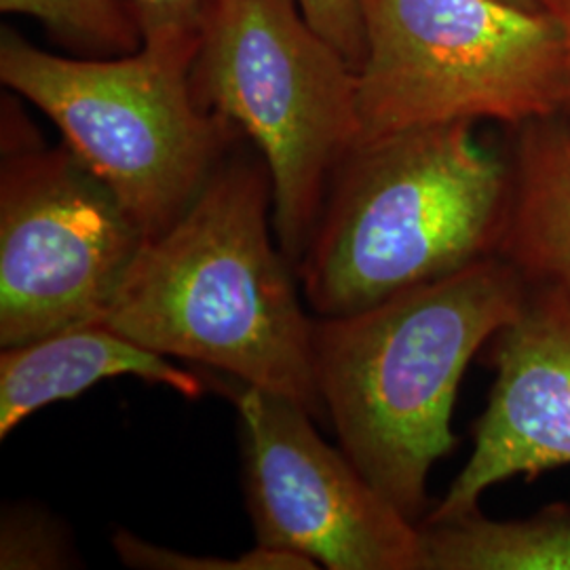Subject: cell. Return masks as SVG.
<instances>
[{
    "mask_svg": "<svg viewBox=\"0 0 570 570\" xmlns=\"http://www.w3.org/2000/svg\"><path fill=\"white\" fill-rule=\"evenodd\" d=\"M81 556L68 529L49 511L16 503L0 520V569H77Z\"/></svg>",
    "mask_w": 570,
    "mask_h": 570,
    "instance_id": "obj_14",
    "label": "cell"
},
{
    "mask_svg": "<svg viewBox=\"0 0 570 570\" xmlns=\"http://www.w3.org/2000/svg\"><path fill=\"white\" fill-rule=\"evenodd\" d=\"M494 385L473 429V452L423 522L480 510L487 490L570 465V303L530 284L520 317L489 343Z\"/></svg>",
    "mask_w": 570,
    "mask_h": 570,
    "instance_id": "obj_9",
    "label": "cell"
},
{
    "mask_svg": "<svg viewBox=\"0 0 570 570\" xmlns=\"http://www.w3.org/2000/svg\"><path fill=\"white\" fill-rule=\"evenodd\" d=\"M112 550L125 567L142 570H315L317 564L294 551L258 546L237 558L190 556L144 541L129 530L112 534Z\"/></svg>",
    "mask_w": 570,
    "mask_h": 570,
    "instance_id": "obj_15",
    "label": "cell"
},
{
    "mask_svg": "<svg viewBox=\"0 0 570 570\" xmlns=\"http://www.w3.org/2000/svg\"><path fill=\"white\" fill-rule=\"evenodd\" d=\"M0 165V345L100 324L144 237L66 146L4 115Z\"/></svg>",
    "mask_w": 570,
    "mask_h": 570,
    "instance_id": "obj_7",
    "label": "cell"
},
{
    "mask_svg": "<svg viewBox=\"0 0 570 570\" xmlns=\"http://www.w3.org/2000/svg\"><path fill=\"white\" fill-rule=\"evenodd\" d=\"M0 81L49 117L146 239L174 225L245 140L195 100L190 70L144 49L66 58L4 30Z\"/></svg>",
    "mask_w": 570,
    "mask_h": 570,
    "instance_id": "obj_6",
    "label": "cell"
},
{
    "mask_svg": "<svg viewBox=\"0 0 570 570\" xmlns=\"http://www.w3.org/2000/svg\"><path fill=\"white\" fill-rule=\"evenodd\" d=\"M530 284L503 256L338 317H313V370L338 444L370 484L421 524L428 480L456 449L465 370L513 324Z\"/></svg>",
    "mask_w": 570,
    "mask_h": 570,
    "instance_id": "obj_2",
    "label": "cell"
},
{
    "mask_svg": "<svg viewBox=\"0 0 570 570\" xmlns=\"http://www.w3.org/2000/svg\"><path fill=\"white\" fill-rule=\"evenodd\" d=\"M510 2H515V4H524V7H534V9H539V7H537V0H510Z\"/></svg>",
    "mask_w": 570,
    "mask_h": 570,
    "instance_id": "obj_19",
    "label": "cell"
},
{
    "mask_svg": "<svg viewBox=\"0 0 570 570\" xmlns=\"http://www.w3.org/2000/svg\"><path fill=\"white\" fill-rule=\"evenodd\" d=\"M360 140L459 121L524 125L570 108L562 30L510 0H357ZM357 140V142H360Z\"/></svg>",
    "mask_w": 570,
    "mask_h": 570,
    "instance_id": "obj_5",
    "label": "cell"
},
{
    "mask_svg": "<svg viewBox=\"0 0 570 570\" xmlns=\"http://www.w3.org/2000/svg\"><path fill=\"white\" fill-rule=\"evenodd\" d=\"M245 505L256 543L330 570H423L421 524L370 484L313 414L284 395L244 385Z\"/></svg>",
    "mask_w": 570,
    "mask_h": 570,
    "instance_id": "obj_8",
    "label": "cell"
},
{
    "mask_svg": "<svg viewBox=\"0 0 570 570\" xmlns=\"http://www.w3.org/2000/svg\"><path fill=\"white\" fill-rule=\"evenodd\" d=\"M423 570H570V503L520 520L482 511L421 522Z\"/></svg>",
    "mask_w": 570,
    "mask_h": 570,
    "instance_id": "obj_12",
    "label": "cell"
},
{
    "mask_svg": "<svg viewBox=\"0 0 570 570\" xmlns=\"http://www.w3.org/2000/svg\"><path fill=\"white\" fill-rule=\"evenodd\" d=\"M308 23L360 68L364 60V21L357 0H298Z\"/></svg>",
    "mask_w": 570,
    "mask_h": 570,
    "instance_id": "obj_17",
    "label": "cell"
},
{
    "mask_svg": "<svg viewBox=\"0 0 570 570\" xmlns=\"http://www.w3.org/2000/svg\"><path fill=\"white\" fill-rule=\"evenodd\" d=\"M511 169V209L501 256L532 285L570 303V131L529 122Z\"/></svg>",
    "mask_w": 570,
    "mask_h": 570,
    "instance_id": "obj_11",
    "label": "cell"
},
{
    "mask_svg": "<svg viewBox=\"0 0 570 570\" xmlns=\"http://www.w3.org/2000/svg\"><path fill=\"white\" fill-rule=\"evenodd\" d=\"M134 376L165 385L186 400L204 395V381L153 348L102 324L70 327L0 353V440L37 410L72 400L102 381Z\"/></svg>",
    "mask_w": 570,
    "mask_h": 570,
    "instance_id": "obj_10",
    "label": "cell"
},
{
    "mask_svg": "<svg viewBox=\"0 0 570 570\" xmlns=\"http://www.w3.org/2000/svg\"><path fill=\"white\" fill-rule=\"evenodd\" d=\"M511 169L444 122L360 140L334 167L296 277L317 317L379 305L501 256Z\"/></svg>",
    "mask_w": 570,
    "mask_h": 570,
    "instance_id": "obj_3",
    "label": "cell"
},
{
    "mask_svg": "<svg viewBox=\"0 0 570 570\" xmlns=\"http://www.w3.org/2000/svg\"><path fill=\"white\" fill-rule=\"evenodd\" d=\"M537 7L541 11H546L551 20L558 23V28L562 30L570 58V0H537Z\"/></svg>",
    "mask_w": 570,
    "mask_h": 570,
    "instance_id": "obj_18",
    "label": "cell"
},
{
    "mask_svg": "<svg viewBox=\"0 0 570 570\" xmlns=\"http://www.w3.org/2000/svg\"><path fill=\"white\" fill-rule=\"evenodd\" d=\"M207 0H129L146 53L190 70Z\"/></svg>",
    "mask_w": 570,
    "mask_h": 570,
    "instance_id": "obj_16",
    "label": "cell"
},
{
    "mask_svg": "<svg viewBox=\"0 0 570 570\" xmlns=\"http://www.w3.org/2000/svg\"><path fill=\"white\" fill-rule=\"evenodd\" d=\"M271 225V169L242 140L183 216L144 242L100 324L284 395L324 421L313 317Z\"/></svg>",
    "mask_w": 570,
    "mask_h": 570,
    "instance_id": "obj_1",
    "label": "cell"
},
{
    "mask_svg": "<svg viewBox=\"0 0 570 570\" xmlns=\"http://www.w3.org/2000/svg\"><path fill=\"white\" fill-rule=\"evenodd\" d=\"M199 106L233 122L273 178V230L305 256L334 167L360 140L357 70L298 0H207L190 66Z\"/></svg>",
    "mask_w": 570,
    "mask_h": 570,
    "instance_id": "obj_4",
    "label": "cell"
},
{
    "mask_svg": "<svg viewBox=\"0 0 570 570\" xmlns=\"http://www.w3.org/2000/svg\"><path fill=\"white\" fill-rule=\"evenodd\" d=\"M0 9L39 21L61 45L94 58H117L142 49L129 0H0Z\"/></svg>",
    "mask_w": 570,
    "mask_h": 570,
    "instance_id": "obj_13",
    "label": "cell"
}]
</instances>
